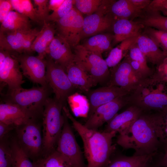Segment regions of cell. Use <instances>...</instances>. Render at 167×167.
Instances as JSON below:
<instances>
[{
    "label": "cell",
    "mask_w": 167,
    "mask_h": 167,
    "mask_svg": "<svg viewBox=\"0 0 167 167\" xmlns=\"http://www.w3.org/2000/svg\"><path fill=\"white\" fill-rule=\"evenodd\" d=\"M55 32L54 25L44 21L42 29L32 44V51L36 52L39 57L45 58L49 45L55 36Z\"/></svg>",
    "instance_id": "24"
},
{
    "label": "cell",
    "mask_w": 167,
    "mask_h": 167,
    "mask_svg": "<svg viewBox=\"0 0 167 167\" xmlns=\"http://www.w3.org/2000/svg\"><path fill=\"white\" fill-rule=\"evenodd\" d=\"M22 2L25 15L34 22L43 24L40 20L36 9L34 8L30 0H22Z\"/></svg>",
    "instance_id": "41"
},
{
    "label": "cell",
    "mask_w": 167,
    "mask_h": 167,
    "mask_svg": "<svg viewBox=\"0 0 167 167\" xmlns=\"http://www.w3.org/2000/svg\"><path fill=\"white\" fill-rule=\"evenodd\" d=\"M155 112L143 111L131 127L117 137L123 149L134 150L133 156H142L159 152L162 145L155 131Z\"/></svg>",
    "instance_id": "2"
},
{
    "label": "cell",
    "mask_w": 167,
    "mask_h": 167,
    "mask_svg": "<svg viewBox=\"0 0 167 167\" xmlns=\"http://www.w3.org/2000/svg\"><path fill=\"white\" fill-rule=\"evenodd\" d=\"M16 126L0 122V141L6 140L8 133Z\"/></svg>",
    "instance_id": "47"
},
{
    "label": "cell",
    "mask_w": 167,
    "mask_h": 167,
    "mask_svg": "<svg viewBox=\"0 0 167 167\" xmlns=\"http://www.w3.org/2000/svg\"><path fill=\"white\" fill-rule=\"evenodd\" d=\"M130 95L131 94L118 97L100 106L88 118L84 125L88 128L97 130L112 119L122 108L130 104Z\"/></svg>",
    "instance_id": "13"
},
{
    "label": "cell",
    "mask_w": 167,
    "mask_h": 167,
    "mask_svg": "<svg viewBox=\"0 0 167 167\" xmlns=\"http://www.w3.org/2000/svg\"><path fill=\"white\" fill-rule=\"evenodd\" d=\"M64 106L55 97L49 98L45 102L42 117L43 156L56 149L64 122Z\"/></svg>",
    "instance_id": "3"
},
{
    "label": "cell",
    "mask_w": 167,
    "mask_h": 167,
    "mask_svg": "<svg viewBox=\"0 0 167 167\" xmlns=\"http://www.w3.org/2000/svg\"><path fill=\"white\" fill-rule=\"evenodd\" d=\"M13 162L12 167H37L35 163L24 152L15 139L10 143Z\"/></svg>",
    "instance_id": "33"
},
{
    "label": "cell",
    "mask_w": 167,
    "mask_h": 167,
    "mask_svg": "<svg viewBox=\"0 0 167 167\" xmlns=\"http://www.w3.org/2000/svg\"><path fill=\"white\" fill-rule=\"evenodd\" d=\"M156 83L167 84V56L156 66L150 79V84Z\"/></svg>",
    "instance_id": "39"
},
{
    "label": "cell",
    "mask_w": 167,
    "mask_h": 167,
    "mask_svg": "<svg viewBox=\"0 0 167 167\" xmlns=\"http://www.w3.org/2000/svg\"><path fill=\"white\" fill-rule=\"evenodd\" d=\"M45 59L46 81L54 93V97L65 105L67 97L76 92L77 88L71 82L61 66L47 55Z\"/></svg>",
    "instance_id": "8"
},
{
    "label": "cell",
    "mask_w": 167,
    "mask_h": 167,
    "mask_svg": "<svg viewBox=\"0 0 167 167\" xmlns=\"http://www.w3.org/2000/svg\"><path fill=\"white\" fill-rule=\"evenodd\" d=\"M64 122L56 150L73 167H87L68 119L63 110Z\"/></svg>",
    "instance_id": "9"
},
{
    "label": "cell",
    "mask_w": 167,
    "mask_h": 167,
    "mask_svg": "<svg viewBox=\"0 0 167 167\" xmlns=\"http://www.w3.org/2000/svg\"><path fill=\"white\" fill-rule=\"evenodd\" d=\"M66 72L71 83L81 91L86 93L95 85L90 76L75 60L67 67Z\"/></svg>",
    "instance_id": "23"
},
{
    "label": "cell",
    "mask_w": 167,
    "mask_h": 167,
    "mask_svg": "<svg viewBox=\"0 0 167 167\" xmlns=\"http://www.w3.org/2000/svg\"><path fill=\"white\" fill-rule=\"evenodd\" d=\"M144 34L151 39L162 50L167 52V32L147 27Z\"/></svg>",
    "instance_id": "37"
},
{
    "label": "cell",
    "mask_w": 167,
    "mask_h": 167,
    "mask_svg": "<svg viewBox=\"0 0 167 167\" xmlns=\"http://www.w3.org/2000/svg\"><path fill=\"white\" fill-rule=\"evenodd\" d=\"M137 45L145 56L147 62L156 66L167 56V52L163 51L146 35L141 33L138 36Z\"/></svg>",
    "instance_id": "21"
},
{
    "label": "cell",
    "mask_w": 167,
    "mask_h": 167,
    "mask_svg": "<svg viewBox=\"0 0 167 167\" xmlns=\"http://www.w3.org/2000/svg\"><path fill=\"white\" fill-rule=\"evenodd\" d=\"M12 55L18 61L23 75L30 80L41 86L49 85L46 79L45 58L26 53Z\"/></svg>",
    "instance_id": "14"
},
{
    "label": "cell",
    "mask_w": 167,
    "mask_h": 167,
    "mask_svg": "<svg viewBox=\"0 0 167 167\" xmlns=\"http://www.w3.org/2000/svg\"><path fill=\"white\" fill-rule=\"evenodd\" d=\"M130 104L143 111L161 112L167 109V86L153 83L140 88L131 94Z\"/></svg>",
    "instance_id": "5"
},
{
    "label": "cell",
    "mask_w": 167,
    "mask_h": 167,
    "mask_svg": "<svg viewBox=\"0 0 167 167\" xmlns=\"http://www.w3.org/2000/svg\"><path fill=\"white\" fill-rule=\"evenodd\" d=\"M64 0H50L49 1L48 8L49 11H54L61 6Z\"/></svg>",
    "instance_id": "50"
},
{
    "label": "cell",
    "mask_w": 167,
    "mask_h": 167,
    "mask_svg": "<svg viewBox=\"0 0 167 167\" xmlns=\"http://www.w3.org/2000/svg\"><path fill=\"white\" fill-rule=\"evenodd\" d=\"M13 10L10 0H0V22L1 23Z\"/></svg>",
    "instance_id": "45"
},
{
    "label": "cell",
    "mask_w": 167,
    "mask_h": 167,
    "mask_svg": "<svg viewBox=\"0 0 167 167\" xmlns=\"http://www.w3.org/2000/svg\"><path fill=\"white\" fill-rule=\"evenodd\" d=\"M86 93L90 104L88 116V118L100 106L118 97L132 93L119 87L106 86L95 89L90 90Z\"/></svg>",
    "instance_id": "15"
},
{
    "label": "cell",
    "mask_w": 167,
    "mask_h": 167,
    "mask_svg": "<svg viewBox=\"0 0 167 167\" xmlns=\"http://www.w3.org/2000/svg\"><path fill=\"white\" fill-rule=\"evenodd\" d=\"M155 128L157 137L162 146L167 145V109L155 112Z\"/></svg>",
    "instance_id": "35"
},
{
    "label": "cell",
    "mask_w": 167,
    "mask_h": 167,
    "mask_svg": "<svg viewBox=\"0 0 167 167\" xmlns=\"http://www.w3.org/2000/svg\"><path fill=\"white\" fill-rule=\"evenodd\" d=\"M13 158L10 144L6 140L0 141V167H12Z\"/></svg>",
    "instance_id": "40"
},
{
    "label": "cell",
    "mask_w": 167,
    "mask_h": 167,
    "mask_svg": "<svg viewBox=\"0 0 167 167\" xmlns=\"http://www.w3.org/2000/svg\"><path fill=\"white\" fill-rule=\"evenodd\" d=\"M20 68L17 60L8 53L4 62L0 65V80L7 85L9 91L22 88L24 81Z\"/></svg>",
    "instance_id": "17"
},
{
    "label": "cell",
    "mask_w": 167,
    "mask_h": 167,
    "mask_svg": "<svg viewBox=\"0 0 167 167\" xmlns=\"http://www.w3.org/2000/svg\"><path fill=\"white\" fill-rule=\"evenodd\" d=\"M74 3L75 0H64L59 8L49 14L45 21L47 22L50 21L56 22L69 12L74 7Z\"/></svg>",
    "instance_id": "38"
},
{
    "label": "cell",
    "mask_w": 167,
    "mask_h": 167,
    "mask_svg": "<svg viewBox=\"0 0 167 167\" xmlns=\"http://www.w3.org/2000/svg\"><path fill=\"white\" fill-rule=\"evenodd\" d=\"M36 119H32L15 128L17 143L34 162L40 158L43 149V136Z\"/></svg>",
    "instance_id": "7"
},
{
    "label": "cell",
    "mask_w": 167,
    "mask_h": 167,
    "mask_svg": "<svg viewBox=\"0 0 167 167\" xmlns=\"http://www.w3.org/2000/svg\"><path fill=\"white\" fill-rule=\"evenodd\" d=\"M75 61L90 76L95 85L108 82L110 72L101 54L90 51L82 45L75 47Z\"/></svg>",
    "instance_id": "6"
},
{
    "label": "cell",
    "mask_w": 167,
    "mask_h": 167,
    "mask_svg": "<svg viewBox=\"0 0 167 167\" xmlns=\"http://www.w3.org/2000/svg\"><path fill=\"white\" fill-rule=\"evenodd\" d=\"M163 152L154 158V163L158 167H167V145L163 146Z\"/></svg>",
    "instance_id": "46"
},
{
    "label": "cell",
    "mask_w": 167,
    "mask_h": 167,
    "mask_svg": "<svg viewBox=\"0 0 167 167\" xmlns=\"http://www.w3.org/2000/svg\"><path fill=\"white\" fill-rule=\"evenodd\" d=\"M47 55L61 66L65 71L67 67L75 60V54L70 45L58 35L55 36L50 44Z\"/></svg>",
    "instance_id": "19"
},
{
    "label": "cell",
    "mask_w": 167,
    "mask_h": 167,
    "mask_svg": "<svg viewBox=\"0 0 167 167\" xmlns=\"http://www.w3.org/2000/svg\"><path fill=\"white\" fill-rule=\"evenodd\" d=\"M35 5L36 6V9L37 13L41 21L44 23L49 15L48 0H34Z\"/></svg>",
    "instance_id": "43"
},
{
    "label": "cell",
    "mask_w": 167,
    "mask_h": 167,
    "mask_svg": "<svg viewBox=\"0 0 167 167\" xmlns=\"http://www.w3.org/2000/svg\"><path fill=\"white\" fill-rule=\"evenodd\" d=\"M52 92L49 85L28 89L22 87L8 90L2 98L4 102L17 105L43 117L45 102Z\"/></svg>",
    "instance_id": "4"
},
{
    "label": "cell",
    "mask_w": 167,
    "mask_h": 167,
    "mask_svg": "<svg viewBox=\"0 0 167 167\" xmlns=\"http://www.w3.org/2000/svg\"><path fill=\"white\" fill-rule=\"evenodd\" d=\"M84 19L82 14L74 7L66 15L55 22L58 35L71 47L75 48L78 45L81 39Z\"/></svg>",
    "instance_id": "11"
},
{
    "label": "cell",
    "mask_w": 167,
    "mask_h": 167,
    "mask_svg": "<svg viewBox=\"0 0 167 167\" xmlns=\"http://www.w3.org/2000/svg\"><path fill=\"white\" fill-rule=\"evenodd\" d=\"M100 0H75V8L81 13L87 15L96 12L102 2Z\"/></svg>",
    "instance_id": "36"
},
{
    "label": "cell",
    "mask_w": 167,
    "mask_h": 167,
    "mask_svg": "<svg viewBox=\"0 0 167 167\" xmlns=\"http://www.w3.org/2000/svg\"><path fill=\"white\" fill-rule=\"evenodd\" d=\"M129 105V106L125 110L117 114L107 122L104 131H115L121 134L131 127L143 111L135 105Z\"/></svg>",
    "instance_id": "18"
},
{
    "label": "cell",
    "mask_w": 167,
    "mask_h": 167,
    "mask_svg": "<svg viewBox=\"0 0 167 167\" xmlns=\"http://www.w3.org/2000/svg\"><path fill=\"white\" fill-rule=\"evenodd\" d=\"M144 26L139 21L126 19L116 21L113 25L114 32L113 44L116 45L123 41L140 34Z\"/></svg>",
    "instance_id": "20"
},
{
    "label": "cell",
    "mask_w": 167,
    "mask_h": 167,
    "mask_svg": "<svg viewBox=\"0 0 167 167\" xmlns=\"http://www.w3.org/2000/svg\"><path fill=\"white\" fill-rule=\"evenodd\" d=\"M110 71V76L107 86L119 87L133 93L150 84V79L145 80L139 77L125 57Z\"/></svg>",
    "instance_id": "10"
},
{
    "label": "cell",
    "mask_w": 167,
    "mask_h": 167,
    "mask_svg": "<svg viewBox=\"0 0 167 167\" xmlns=\"http://www.w3.org/2000/svg\"><path fill=\"white\" fill-rule=\"evenodd\" d=\"M40 117L33 112L16 104L4 102L0 104L1 122L16 127Z\"/></svg>",
    "instance_id": "16"
},
{
    "label": "cell",
    "mask_w": 167,
    "mask_h": 167,
    "mask_svg": "<svg viewBox=\"0 0 167 167\" xmlns=\"http://www.w3.org/2000/svg\"><path fill=\"white\" fill-rule=\"evenodd\" d=\"M40 31L36 28L32 29L24 38L22 45L24 53L32 52L31 50L32 45Z\"/></svg>",
    "instance_id": "44"
},
{
    "label": "cell",
    "mask_w": 167,
    "mask_h": 167,
    "mask_svg": "<svg viewBox=\"0 0 167 167\" xmlns=\"http://www.w3.org/2000/svg\"><path fill=\"white\" fill-rule=\"evenodd\" d=\"M113 38V36L100 33L90 37L82 45L90 51L102 54L110 48Z\"/></svg>",
    "instance_id": "30"
},
{
    "label": "cell",
    "mask_w": 167,
    "mask_h": 167,
    "mask_svg": "<svg viewBox=\"0 0 167 167\" xmlns=\"http://www.w3.org/2000/svg\"><path fill=\"white\" fill-rule=\"evenodd\" d=\"M30 19L26 16L11 11L1 23L0 32L27 31L32 28Z\"/></svg>",
    "instance_id": "28"
},
{
    "label": "cell",
    "mask_w": 167,
    "mask_h": 167,
    "mask_svg": "<svg viewBox=\"0 0 167 167\" xmlns=\"http://www.w3.org/2000/svg\"><path fill=\"white\" fill-rule=\"evenodd\" d=\"M158 153L142 156H119L111 158L106 167H147Z\"/></svg>",
    "instance_id": "27"
},
{
    "label": "cell",
    "mask_w": 167,
    "mask_h": 167,
    "mask_svg": "<svg viewBox=\"0 0 167 167\" xmlns=\"http://www.w3.org/2000/svg\"><path fill=\"white\" fill-rule=\"evenodd\" d=\"M32 29L27 31L0 32V49L3 50L12 55L24 53L23 42Z\"/></svg>",
    "instance_id": "25"
},
{
    "label": "cell",
    "mask_w": 167,
    "mask_h": 167,
    "mask_svg": "<svg viewBox=\"0 0 167 167\" xmlns=\"http://www.w3.org/2000/svg\"><path fill=\"white\" fill-rule=\"evenodd\" d=\"M10 0L13 9L15 10L16 12L24 15L22 0Z\"/></svg>",
    "instance_id": "49"
},
{
    "label": "cell",
    "mask_w": 167,
    "mask_h": 167,
    "mask_svg": "<svg viewBox=\"0 0 167 167\" xmlns=\"http://www.w3.org/2000/svg\"><path fill=\"white\" fill-rule=\"evenodd\" d=\"M125 57L139 77L145 80L151 78L155 70L148 65L147 60L139 49L136 42L132 46Z\"/></svg>",
    "instance_id": "22"
},
{
    "label": "cell",
    "mask_w": 167,
    "mask_h": 167,
    "mask_svg": "<svg viewBox=\"0 0 167 167\" xmlns=\"http://www.w3.org/2000/svg\"><path fill=\"white\" fill-rule=\"evenodd\" d=\"M109 12L115 21L120 19L133 20L139 17H142L143 11L136 8L129 0H111Z\"/></svg>",
    "instance_id": "26"
},
{
    "label": "cell",
    "mask_w": 167,
    "mask_h": 167,
    "mask_svg": "<svg viewBox=\"0 0 167 167\" xmlns=\"http://www.w3.org/2000/svg\"><path fill=\"white\" fill-rule=\"evenodd\" d=\"M139 35L123 41L111 50L105 60L108 67H113L121 62L127 54L132 46L136 42Z\"/></svg>",
    "instance_id": "29"
},
{
    "label": "cell",
    "mask_w": 167,
    "mask_h": 167,
    "mask_svg": "<svg viewBox=\"0 0 167 167\" xmlns=\"http://www.w3.org/2000/svg\"><path fill=\"white\" fill-rule=\"evenodd\" d=\"M136 8L143 11L149 5L151 2L150 0H129Z\"/></svg>",
    "instance_id": "48"
},
{
    "label": "cell",
    "mask_w": 167,
    "mask_h": 167,
    "mask_svg": "<svg viewBox=\"0 0 167 167\" xmlns=\"http://www.w3.org/2000/svg\"><path fill=\"white\" fill-rule=\"evenodd\" d=\"M147 167H158L153 163V161Z\"/></svg>",
    "instance_id": "51"
},
{
    "label": "cell",
    "mask_w": 167,
    "mask_h": 167,
    "mask_svg": "<svg viewBox=\"0 0 167 167\" xmlns=\"http://www.w3.org/2000/svg\"><path fill=\"white\" fill-rule=\"evenodd\" d=\"M139 21L144 26L150 27L167 32V16L159 12H147Z\"/></svg>",
    "instance_id": "34"
},
{
    "label": "cell",
    "mask_w": 167,
    "mask_h": 167,
    "mask_svg": "<svg viewBox=\"0 0 167 167\" xmlns=\"http://www.w3.org/2000/svg\"><path fill=\"white\" fill-rule=\"evenodd\" d=\"M63 110L82 139L87 167H106L115 148L112 139L117 132H100L88 128L73 116L66 106Z\"/></svg>",
    "instance_id": "1"
},
{
    "label": "cell",
    "mask_w": 167,
    "mask_h": 167,
    "mask_svg": "<svg viewBox=\"0 0 167 167\" xmlns=\"http://www.w3.org/2000/svg\"><path fill=\"white\" fill-rule=\"evenodd\" d=\"M110 0H103L97 10L84 19L81 39L91 37L108 30L116 21L109 12Z\"/></svg>",
    "instance_id": "12"
},
{
    "label": "cell",
    "mask_w": 167,
    "mask_h": 167,
    "mask_svg": "<svg viewBox=\"0 0 167 167\" xmlns=\"http://www.w3.org/2000/svg\"><path fill=\"white\" fill-rule=\"evenodd\" d=\"M34 162L37 167H73L56 149Z\"/></svg>",
    "instance_id": "32"
},
{
    "label": "cell",
    "mask_w": 167,
    "mask_h": 167,
    "mask_svg": "<svg viewBox=\"0 0 167 167\" xmlns=\"http://www.w3.org/2000/svg\"><path fill=\"white\" fill-rule=\"evenodd\" d=\"M144 10L146 12H161L167 15V0H152Z\"/></svg>",
    "instance_id": "42"
},
{
    "label": "cell",
    "mask_w": 167,
    "mask_h": 167,
    "mask_svg": "<svg viewBox=\"0 0 167 167\" xmlns=\"http://www.w3.org/2000/svg\"><path fill=\"white\" fill-rule=\"evenodd\" d=\"M67 101L72 112L75 115L88 117L90 104L87 96L75 92L67 97Z\"/></svg>",
    "instance_id": "31"
}]
</instances>
